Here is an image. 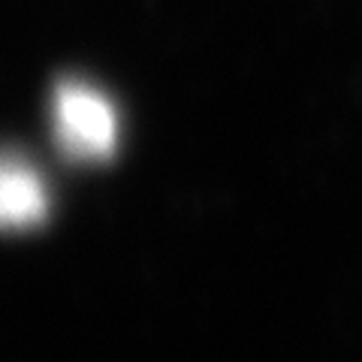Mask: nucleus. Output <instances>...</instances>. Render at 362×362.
<instances>
[{"mask_svg":"<svg viewBox=\"0 0 362 362\" xmlns=\"http://www.w3.org/2000/svg\"><path fill=\"white\" fill-rule=\"evenodd\" d=\"M49 214V187L21 157L0 154V230H30Z\"/></svg>","mask_w":362,"mask_h":362,"instance_id":"obj_2","label":"nucleus"},{"mask_svg":"<svg viewBox=\"0 0 362 362\" xmlns=\"http://www.w3.org/2000/svg\"><path fill=\"white\" fill-rule=\"evenodd\" d=\"M54 136L76 160H106L118 145L115 106L85 82H61L52 97Z\"/></svg>","mask_w":362,"mask_h":362,"instance_id":"obj_1","label":"nucleus"}]
</instances>
